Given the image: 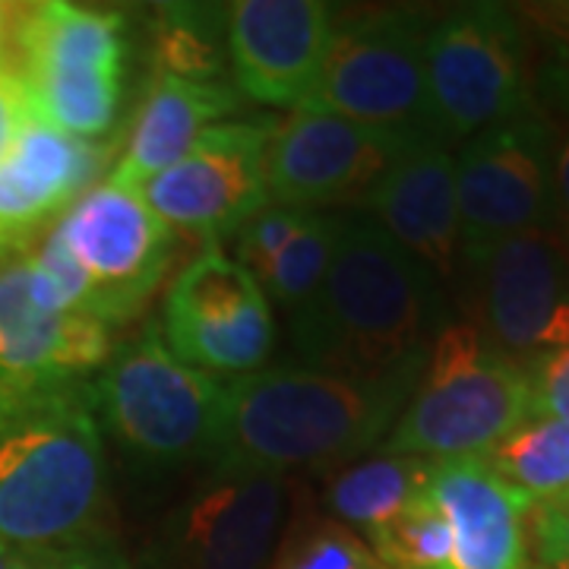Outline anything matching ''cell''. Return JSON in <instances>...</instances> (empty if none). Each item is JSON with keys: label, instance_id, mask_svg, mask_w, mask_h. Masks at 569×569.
Masks as SVG:
<instances>
[{"label": "cell", "instance_id": "obj_32", "mask_svg": "<svg viewBox=\"0 0 569 569\" xmlns=\"http://www.w3.org/2000/svg\"><path fill=\"white\" fill-rule=\"evenodd\" d=\"M61 569H133V563L118 548V541H111L108 535H102V538H92V541H86L80 548L63 550Z\"/></svg>", "mask_w": 569, "mask_h": 569}, {"label": "cell", "instance_id": "obj_12", "mask_svg": "<svg viewBox=\"0 0 569 569\" xmlns=\"http://www.w3.org/2000/svg\"><path fill=\"white\" fill-rule=\"evenodd\" d=\"M162 342L181 365L209 377H244L272 355V307L247 266L222 244H206L164 295Z\"/></svg>", "mask_w": 569, "mask_h": 569}, {"label": "cell", "instance_id": "obj_15", "mask_svg": "<svg viewBox=\"0 0 569 569\" xmlns=\"http://www.w3.org/2000/svg\"><path fill=\"white\" fill-rule=\"evenodd\" d=\"M272 130V118L209 127L183 159L142 183V200L174 234L222 244L272 203L266 187Z\"/></svg>", "mask_w": 569, "mask_h": 569}, {"label": "cell", "instance_id": "obj_33", "mask_svg": "<svg viewBox=\"0 0 569 569\" xmlns=\"http://www.w3.org/2000/svg\"><path fill=\"white\" fill-rule=\"evenodd\" d=\"M553 178H557V228H560V238L569 244V133L560 137Z\"/></svg>", "mask_w": 569, "mask_h": 569}, {"label": "cell", "instance_id": "obj_2", "mask_svg": "<svg viewBox=\"0 0 569 569\" xmlns=\"http://www.w3.org/2000/svg\"><path fill=\"white\" fill-rule=\"evenodd\" d=\"M447 323L440 279L380 224L351 212L320 288L291 310V346L310 370L383 377L425 361Z\"/></svg>", "mask_w": 569, "mask_h": 569}, {"label": "cell", "instance_id": "obj_20", "mask_svg": "<svg viewBox=\"0 0 569 569\" xmlns=\"http://www.w3.org/2000/svg\"><path fill=\"white\" fill-rule=\"evenodd\" d=\"M427 497L452 529V569H531V503L503 485L481 456L437 459Z\"/></svg>", "mask_w": 569, "mask_h": 569}, {"label": "cell", "instance_id": "obj_35", "mask_svg": "<svg viewBox=\"0 0 569 569\" xmlns=\"http://www.w3.org/2000/svg\"><path fill=\"white\" fill-rule=\"evenodd\" d=\"M535 20H541L550 26L557 36H563L569 41V3H548V7H538V13H531Z\"/></svg>", "mask_w": 569, "mask_h": 569}, {"label": "cell", "instance_id": "obj_16", "mask_svg": "<svg viewBox=\"0 0 569 569\" xmlns=\"http://www.w3.org/2000/svg\"><path fill=\"white\" fill-rule=\"evenodd\" d=\"M323 0H238L224 13L234 89L272 108H301L320 80L332 32Z\"/></svg>", "mask_w": 569, "mask_h": 569}, {"label": "cell", "instance_id": "obj_3", "mask_svg": "<svg viewBox=\"0 0 569 569\" xmlns=\"http://www.w3.org/2000/svg\"><path fill=\"white\" fill-rule=\"evenodd\" d=\"M425 361L383 377L266 367L224 383L222 447L209 466L266 475L329 471L377 449L421 383Z\"/></svg>", "mask_w": 569, "mask_h": 569}, {"label": "cell", "instance_id": "obj_18", "mask_svg": "<svg viewBox=\"0 0 569 569\" xmlns=\"http://www.w3.org/2000/svg\"><path fill=\"white\" fill-rule=\"evenodd\" d=\"M355 209L425 263L440 284L456 288L462 272V224L449 149L421 142L392 164Z\"/></svg>", "mask_w": 569, "mask_h": 569}, {"label": "cell", "instance_id": "obj_14", "mask_svg": "<svg viewBox=\"0 0 569 569\" xmlns=\"http://www.w3.org/2000/svg\"><path fill=\"white\" fill-rule=\"evenodd\" d=\"M421 142L433 140L418 130L367 127L336 114L295 111L276 121L269 140V200L298 209H355L367 190Z\"/></svg>", "mask_w": 569, "mask_h": 569}, {"label": "cell", "instance_id": "obj_22", "mask_svg": "<svg viewBox=\"0 0 569 569\" xmlns=\"http://www.w3.org/2000/svg\"><path fill=\"white\" fill-rule=\"evenodd\" d=\"M433 462L425 456H389L361 459L329 478L323 490L326 509L346 529L373 531L396 512L427 497Z\"/></svg>", "mask_w": 569, "mask_h": 569}, {"label": "cell", "instance_id": "obj_8", "mask_svg": "<svg viewBox=\"0 0 569 569\" xmlns=\"http://www.w3.org/2000/svg\"><path fill=\"white\" fill-rule=\"evenodd\" d=\"M433 20L421 7H373L332 17L320 80L298 111L418 130L433 140L425 77Z\"/></svg>", "mask_w": 569, "mask_h": 569}, {"label": "cell", "instance_id": "obj_28", "mask_svg": "<svg viewBox=\"0 0 569 569\" xmlns=\"http://www.w3.org/2000/svg\"><path fill=\"white\" fill-rule=\"evenodd\" d=\"M307 212L310 209H298V206H279L269 203L266 209H260L250 222H244V228L234 234L238 241V263L247 266L253 272V279L263 272L266 266L272 263L282 247L298 234V228L305 224Z\"/></svg>", "mask_w": 569, "mask_h": 569}, {"label": "cell", "instance_id": "obj_9", "mask_svg": "<svg viewBox=\"0 0 569 569\" xmlns=\"http://www.w3.org/2000/svg\"><path fill=\"white\" fill-rule=\"evenodd\" d=\"M466 323L516 365L569 346V244L560 231L516 234L462 257Z\"/></svg>", "mask_w": 569, "mask_h": 569}, {"label": "cell", "instance_id": "obj_1", "mask_svg": "<svg viewBox=\"0 0 569 569\" xmlns=\"http://www.w3.org/2000/svg\"><path fill=\"white\" fill-rule=\"evenodd\" d=\"M108 468L82 377L0 380V541L70 550L108 535Z\"/></svg>", "mask_w": 569, "mask_h": 569}, {"label": "cell", "instance_id": "obj_23", "mask_svg": "<svg viewBox=\"0 0 569 569\" xmlns=\"http://www.w3.org/2000/svg\"><path fill=\"white\" fill-rule=\"evenodd\" d=\"M481 459L529 503L550 500L569 490V421L529 415Z\"/></svg>", "mask_w": 569, "mask_h": 569}, {"label": "cell", "instance_id": "obj_13", "mask_svg": "<svg viewBox=\"0 0 569 569\" xmlns=\"http://www.w3.org/2000/svg\"><path fill=\"white\" fill-rule=\"evenodd\" d=\"M96 295L99 323H130L164 279L174 231L152 212L140 190L104 181L86 190L54 222Z\"/></svg>", "mask_w": 569, "mask_h": 569}, {"label": "cell", "instance_id": "obj_10", "mask_svg": "<svg viewBox=\"0 0 569 569\" xmlns=\"http://www.w3.org/2000/svg\"><path fill=\"white\" fill-rule=\"evenodd\" d=\"M557 149L548 114L529 108L462 142L456 162V200L462 257L516 234L557 228Z\"/></svg>", "mask_w": 569, "mask_h": 569}, {"label": "cell", "instance_id": "obj_36", "mask_svg": "<svg viewBox=\"0 0 569 569\" xmlns=\"http://www.w3.org/2000/svg\"><path fill=\"white\" fill-rule=\"evenodd\" d=\"M17 3H0V73H7L10 63V29H13Z\"/></svg>", "mask_w": 569, "mask_h": 569}, {"label": "cell", "instance_id": "obj_21", "mask_svg": "<svg viewBox=\"0 0 569 569\" xmlns=\"http://www.w3.org/2000/svg\"><path fill=\"white\" fill-rule=\"evenodd\" d=\"M244 102V96L222 80H181L159 73L146 92L123 156L108 181L140 190L183 159L209 127L224 123Z\"/></svg>", "mask_w": 569, "mask_h": 569}, {"label": "cell", "instance_id": "obj_4", "mask_svg": "<svg viewBox=\"0 0 569 569\" xmlns=\"http://www.w3.org/2000/svg\"><path fill=\"white\" fill-rule=\"evenodd\" d=\"M127 20L67 0L17 3L7 73L26 86L36 121L77 140H102L118 121Z\"/></svg>", "mask_w": 569, "mask_h": 569}, {"label": "cell", "instance_id": "obj_6", "mask_svg": "<svg viewBox=\"0 0 569 569\" xmlns=\"http://www.w3.org/2000/svg\"><path fill=\"white\" fill-rule=\"evenodd\" d=\"M89 387L111 437L146 462H212L222 447L224 383L181 365L159 326L118 348Z\"/></svg>", "mask_w": 569, "mask_h": 569}, {"label": "cell", "instance_id": "obj_29", "mask_svg": "<svg viewBox=\"0 0 569 569\" xmlns=\"http://www.w3.org/2000/svg\"><path fill=\"white\" fill-rule=\"evenodd\" d=\"M526 531L531 569H569V490L531 503Z\"/></svg>", "mask_w": 569, "mask_h": 569}, {"label": "cell", "instance_id": "obj_31", "mask_svg": "<svg viewBox=\"0 0 569 569\" xmlns=\"http://www.w3.org/2000/svg\"><path fill=\"white\" fill-rule=\"evenodd\" d=\"M32 121H36V111H32V99L26 86L10 73H0V164L13 152V146L20 142Z\"/></svg>", "mask_w": 569, "mask_h": 569}, {"label": "cell", "instance_id": "obj_25", "mask_svg": "<svg viewBox=\"0 0 569 569\" xmlns=\"http://www.w3.org/2000/svg\"><path fill=\"white\" fill-rule=\"evenodd\" d=\"M228 7L178 3L164 7L156 36L159 73L181 80H219Z\"/></svg>", "mask_w": 569, "mask_h": 569}, {"label": "cell", "instance_id": "obj_37", "mask_svg": "<svg viewBox=\"0 0 569 569\" xmlns=\"http://www.w3.org/2000/svg\"><path fill=\"white\" fill-rule=\"evenodd\" d=\"M10 557H13V550H10L7 545H3V541H0V569L10 567Z\"/></svg>", "mask_w": 569, "mask_h": 569}, {"label": "cell", "instance_id": "obj_27", "mask_svg": "<svg viewBox=\"0 0 569 569\" xmlns=\"http://www.w3.org/2000/svg\"><path fill=\"white\" fill-rule=\"evenodd\" d=\"M272 569H383L358 531L336 519H305L288 531Z\"/></svg>", "mask_w": 569, "mask_h": 569}, {"label": "cell", "instance_id": "obj_24", "mask_svg": "<svg viewBox=\"0 0 569 569\" xmlns=\"http://www.w3.org/2000/svg\"><path fill=\"white\" fill-rule=\"evenodd\" d=\"M342 234V216L326 212V209H310L298 234L282 247V253L266 266L257 276L266 298L276 305L298 310L307 298L323 282L329 260L336 253Z\"/></svg>", "mask_w": 569, "mask_h": 569}, {"label": "cell", "instance_id": "obj_17", "mask_svg": "<svg viewBox=\"0 0 569 569\" xmlns=\"http://www.w3.org/2000/svg\"><path fill=\"white\" fill-rule=\"evenodd\" d=\"M114 159V142L77 140L32 121L0 164V266L92 190Z\"/></svg>", "mask_w": 569, "mask_h": 569}, {"label": "cell", "instance_id": "obj_34", "mask_svg": "<svg viewBox=\"0 0 569 569\" xmlns=\"http://www.w3.org/2000/svg\"><path fill=\"white\" fill-rule=\"evenodd\" d=\"M63 550H13L7 569H61Z\"/></svg>", "mask_w": 569, "mask_h": 569}, {"label": "cell", "instance_id": "obj_7", "mask_svg": "<svg viewBox=\"0 0 569 569\" xmlns=\"http://www.w3.org/2000/svg\"><path fill=\"white\" fill-rule=\"evenodd\" d=\"M430 133L443 149L531 104V39L507 3H462L437 17L425 48Z\"/></svg>", "mask_w": 569, "mask_h": 569}, {"label": "cell", "instance_id": "obj_30", "mask_svg": "<svg viewBox=\"0 0 569 569\" xmlns=\"http://www.w3.org/2000/svg\"><path fill=\"white\" fill-rule=\"evenodd\" d=\"M526 373H529V415L569 421V346L531 361Z\"/></svg>", "mask_w": 569, "mask_h": 569}, {"label": "cell", "instance_id": "obj_19", "mask_svg": "<svg viewBox=\"0 0 569 569\" xmlns=\"http://www.w3.org/2000/svg\"><path fill=\"white\" fill-rule=\"evenodd\" d=\"M108 358V326L48 305L26 257L0 266V380L82 377Z\"/></svg>", "mask_w": 569, "mask_h": 569}, {"label": "cell", "instance_id": "obj_11", "mask_svg": "<svg viewBox=\"0 0 569 569\" xmlns=\"http://www.w3.org/2000/svg\"><path fill=\"white\" fill-rule=\"evenodd\" d=\"M288 500L282 475L209 466L156 526L142 569H272Z\"/></svg>", "mask_w": 569, "mask_h": 569}, {"label": "cell", "instance_id": "obj_5", "mask_svg": "<svg viewBox=\"0 0 569 569\" xmlns=\"http://www.w3.org/2000/svg\"><path fill=\"white\" fill-rule=\"evenodd\" d=\"M529 418V373L481 339L466 320H449L430 346L421 383L380 443L389 456H481Z\"/></svg>", "mask_w": 569, "mask_h": 569}, {"label": "cell", "instance_id": "obj_26", "mask_svg": "<svg viewBox=\"0 0 569 569\" xmlns=\"http://www.w3.org/2000/svg\"><path fill=\"white\" fill-rule=\"evenodd\" d=\"M365 538L383 569H452V529L430 497L415 500Z\"/></svg>", "mask_w": 569, "mask_h": 569}]
</instances>
